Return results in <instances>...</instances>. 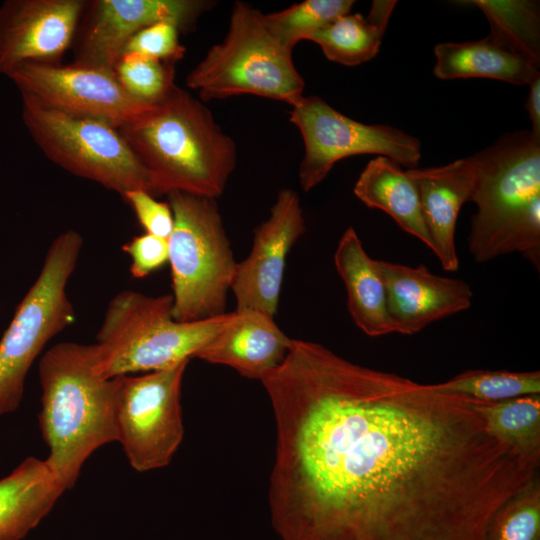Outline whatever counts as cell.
Wrapping results in <instances>:
<instances>
[{
	"instance_id": "1",
	"label": "cell",
	"mask_w": 540,
	"mask_h": 540,
	"mask_svg": "<svg viewBox=\"0 0 540 540\" xmlns=\"http://www.w3.org/2000/svg\"><path fill=\"white\" fill-rule=\"evenodd\" d=\"M275 420L268 503L281 540H485L539 475L475 399L292 339L261 380Z\"/></svg>"
},
{
	"instance_id": "2",
	"label": "cell",
	"mask_w": 540,
	"mask_h": 540,
	"mask_svg": "<svg viewBox=\"0 0 540 540\" xmlns=\"http://www.w3.org/2000/svg\"><path fill=\"white\" fill-rule=\"evenodd\" d=\"M119 130L147 171L154 197L181 191L216 199L237 163L233 139L202 100L177 85Z\"/></svg>"
},
{
	"instance_id": "3",
	"label": "cell",
	"mask_w": 540,
	"mask_h": 540,
	"mask_svg": "<svg viewBox=\"0 0 540 540\" xmlns=\"http://www.w3.org/2000/svg\"><path fill=\"white\" fill-rule=\"evenodd\" d=\"M39 378V424L49 450L45 460L67 490L97 449L117 441V377L98 373L94 343L66 341L43 354Z\"/></svg>"
},
{
	"instance_id": "4",
	"label": "cell",
	"mask_w": 540,
	"mask_h": 540,
	"mask_svg": "<svg viewBox=\"0 0 540 540\" xmlns=\"http://www.w3.org/2000/svg\"><path fill=\"white\" fill-rule=\"evenodd\" d=\"M477 205L468 248L476 262L520 253L540 268V137L531 131L502 135L470 156Z\"/></svg>"
},
{
	"instance_id": "5",
	"label": "cell",
	"mask_w": 540,
	"mask_h": 540,
	"mask_svg": "<svg viewBox=\"0 0 540 540\" xmlns=\"http://www.w3.org/2000/svg\"><path fill=\"white\" fill-rule=\"evenodd\" d=\"M171 294L124 290L108 303L96 335V369L105 378L163 370L196 358L230 313L193 322L172 317Z\"/></svg>"
},
{
	"instance_id": "6",
	"label": "cell",
	"mask_w": 540,
	"mask_h": 540,
	"mask_svg": "<svg viewBox=\"0 0 540 540\" xmlns=\"http://www.w3.org/2000/svg\"><path fill=\"white\" fill-rule=\"evenodd\" d=\"M292 51L272 34L265 14L236 1L225 38L190 71L186 85L203 102L250 94L293 106L304 96L305 82Z\"/></svg>"
},
{
	"instance_id": "7",
	"label": "cell",
	"mask_w": 540,
	"mask_h": 540,
	"mask_svg": "<svg viewBox=\"0 0 540 540\" xmlns=\"http://www.w3.org/2000/svg\"><path fill=\"white\" fill-rule=\"evenodd\" d=\"M174 226L168 238L172 317L178 322L225 313L237 262L216 199L172 191Z\"/></svg>"
},
{
	"instance_id": "8",
	"label": "cell",
	"mask_w": 540,
	"mask_h": 540,
	"mask_svg": "<svg viewBox=\"0 0 540 540\" xmlns=\"http://www.w3.org/2000/svg\"><path fill=\"white\" fill-rule=\"evenodd\" d=\"M82 246L83 237L72 229L54 238L37 279L0 339V415L19 407L34 361L45 345L75 320L67 285Z\"/></svg>"
},
{
	"instance_id": "9",
	"label": "cell",
	"mask_w": 540,
	"mask_h": 540,
	"mask_svg": "<svg viewBox=\"0 0 540 540\" xmlns=\"http://www.w3.org/2000/svg\"><path fill=\"white\" fill-rule=\"evenodd\" d=\"M22 96V119L40 150L66 171L122 198L132 190L151 194L147 171L119 128L96 119L65 114Z\"/></svg>"
},
{
	"instance_id": "10",
	"label": "cell",
	"mask_w": 540,
	"mask_h": 540,
	"mask_svg": "<svg viewBox=\"0 0 540 540\" xmlns=\"http://www.w3.org/2000/svg\"><path fill=\"white\" fill-rule=\"evenodd\" d=\"M188 362L117 377L114 401L117 442L136 471L167 466L183 440L180 398Z\"/></svg>"
},
{
	"instance_id": "11",
	"label": "cell",
	"mask_w": 540,
	"mask_h": 540,
	"mask_svg": "<svg viewBox=\"0 0 540 540\" xmlns=\"http://www.w3.org/2000/svg\"><path fill=\"white\" fill-rule=\"evenodd\" d=\"M290 122L304 142L299 183L307 192L321 183L341 159L374 154L414 169L421 158L418 138L383 124H365L340 113L317 96H303L291 106Z\"/></svg>"
},
{
	"instance_id": "12",
	"label": "cell",
	"mask_w": 540,
	"mask_h": 540,
	"mask_svg": "<svg viewBox=\"0 0 540 540\" xmlns=\"http://www.w3.org/2000/svg\"><path fill=\"white\" fill-rule=\"evenodd\" d=\"M21 94L56 111L101 120L117 128L150 106L132 98L112 71L78 65L27 62L6 75Z\"/></svg>"
},
{
	"instance_id": "13",
	"label": "cell",
	"mask_w": 540,
	"mask_h": 540,
	"mask_svg": "<svg viewBox=\"0 0 540 540\" xmlns=\"http://www.w3.org/2000/svg\"><path fill=\"white\" fill-rule=\"evenodd\" d=\"M205 0H96L88 5L76 42L75 64L114 72L126 42L141 29L170 22L189 30L214 6Z\"/></svg>"
},
{
	"instance_id": "14",
	"label": "cell",
	"mask_w": 540,
	"mask_h": 540,
	"mask_svg": "<svg viewBox=\"0 0 540 540\" xmlns=\"http://www.w3.org/2000/svg\"><path fill=\"white\" fill-rule=\"evenodd\" d=\"M305 229L298 193L290 188L281 189L269 217L253 231L249 255L237 262L230 288L236 310H258L274 318L287 256Z\"/></svg>"
},
{
	"instance_id": "15",
	"label": "cell",
	"mask_w": 540,
	"mask_h": 540,
	"mask_svg": "<svg viewBox=\"0 0 540 540\" xmlns=\"http://www.w3.org/2000/svg\"><path fill=\"white\" fill-rule=\"evenodd\" d=\"M83 0H7L0 6V74L27 62L57 63L74 42Z\"/></svg>"
},
{
	"instance_id": "16",
	"label": "cell",
	"mask_w": 540,
	"mask_h": 540,
	"mask_svg": "<svg viewBox=\"0 0 540 540\" xmlns=\"http://www.w3.org/2000/svg\"><path fill=\"white\" fill-rule=\"evenodd\" d=\"M374 263L385 286L393 333L416 334L472 304V290L461 279L435 275L423 264L410 267L376 259Z\"/></svg>"
},
{
	"instance_id": "17",
	"label": "cell",
	"mask_w": 540,
	"mask_h": 540,
	"mask_svg": "<svg viewBox=\"0 0 540 540\" xmlns=\"http://www.w3.org/2000/svg\"><path fill=\"white\" fill-rule=\"evenodd\" d=\"M291 341L273 317L258 310H235L196 358L261 380L283 362Z\"/></svg>"
},
{
	"instance_id": "18",
	"label": "cell",
	"mask_w": 540,
	"mask_h": 540,
	"mask_svg": "<svg viewBox=\"0 0 540 540\" xmlns=\"http://www.w3.org/2000/svg\"><path fill=\"white\" fill-rule=\"evenodd\" d=\"M406 173L418 189L423 218L432 240L431 251L444 270L457 271V218L464 203L470 201L474 187L470 156L441 166L408 169Z\"/></svg>"
},
{
	"instance_id": "19",
	"label": "cell",
	"mask_w": 540,
	"mask_h": 540,
	"mask_svg": "<svg viewBox=\"0 0 540 540\" xmlns=\"http://www.w3.org/2000/svg\"><path fill=\"white\" fill-rule=\"evenodd\" d=\"M66 491L46 460L30 456L0 479V540H21Z\"/></svg>"
},
{
	"instance_id": "20",
	"label": "cell",
	"mask_w": 540,
	"mask_h": 540,
	"mask_svg": "<svg viewBox=\"0 0 540 540\" xmlns=\"http://www.w3.org/2000/svg\"><path fill=\"white\" fill-rule=\"evenodd\" d=\"M334 265L346 287L348 311L355 325L370 337L393 333L383 280L353 227L339 239Z\"/></svg>"
},
{
	"instance_id": "21",
	"label": "cell",
	"mask_w": 540,
	"mask_h": 540,
	"mask_svg": "<svg viewBox=\"0 0 540 540\" xmlns=\"http://www.w3.org/2000/svg\"><path fill=\"white\" fill-rule=\"evenodd\" d=\"M433 73L444 80L488 78L513 85H529L539 68L490 35L477 41L445 42L434 47Z\"/></svg>"
},
{
	"instance_id": "22",
	"label": "cell",
	"mask_w": 540,
	"mask_h": 540,
	"mask_svg": "<svg viewBox=\"0 0 540 540\" xmlns=\"http://www.w3.org/2000/svg\"><path fill=\"white\" fill-rule=\"evenodd\" d=\"M354 194L366 206L387 213L405 232L432 249L418 189L397 163L385 156L371 159L359 175Z\"/></svg>"
},
{
	"instance_id": "23",
	"label": "cell",
	"mask_w": 540,
	"mask_h": 540,
	"mask_svg": "<svg viewBox=\"0 0 540 540\" xmlns=\"http://www.w3.org/2000/svg\"><path fill=\"white\" fill-rule=\"evenodd\" d=\"M394 0H375L367 17L347 13L312 33L308 40L317 43L326 58L345 66H357L374 58L392 11Z\"/></svg>"
},
{
	"instance_id": "24",
	"label": "cell",
	"mask_w": 540,
	"mask_h": 540,
	"mask_svg": "<svg viewBox=\"0 0 540 540\" xmlns=\"http://www.w3.org/2000/svg\"><path fill=\"white\" fill-rule=\"evenodd\" d=\"M498 43L540 68V2L535 0H472Z\"/></svg>"
},
{
	"instance_id": "25",
	"label": "cell",
	"mask_w": 540,
	"mask_h": 540,
	"mask_svg": "<svg viewBox=\"0 0 540 540\" xmlns=\"http://www.w3.org/2000/svg\"><path fill=\"white\" fill-rule=\"evenodd\" d=\"M489 431L521 454L540 459V394L499 402L474 401Z\"/></svg>"
},
{
	"instance_id": "26",
	"label": "cell",
	"mask_w": 540,
	"mask_h": 540,
	"mask_svg": "<svg viewBox=\"0 0 540 540\" xmlns=\"http://www.w3.org/2000/svg\"><path fill=\"white\" fill-rule=\"evenodd\" d=\"M443 391L483 402H499L526 395L540 394V372L506 370H468L436 383Z\"/></svg>"
},
{
	"instance_id": "27",
	"label": "cell",
	"mask_w": 540,
	"mask_h": 540,
	"mask_svg": "<svg viewBox=\"0 0 540 540\" xmlns=\"http://www.w3.org/2000/svg\"><path fill=\"white\" fill-rule=\"evenodd\" d=\"M352 0H306L290 7L265 14V21L272 34L286 47L293 50L301 40L351 11Z\"/></svg>"
},
{
	"instance_id": "28",
	"label": "cell",
	"mask_w": 540,
	"mask_h": 540,
	"mask_svg": "<svg viewBox=\"0 0 540 540\" xmlns=\"http://www.w3.org/2000/svg\"><path fill=\"white\" fill-rule=\"evenodd\" d=\"M485 540H540L539 475L495 512Z\"/></svg>"
},
{
	"instance_id": "29",
	"label": "cell",
	"mask_w": 540,
	"mask_h": 540,
	"mask_svg": "<svg viewBox=\"0 0 540 540\" xmlns=\"http://www.w3.org/2000/svg\"><path fill=\"white\" fill-rule=\"evenodd\" d=\"M114 73L124 90L147 106L163 100L176 85L174 63L137 54H122Z\"/></svg>"
},
{
	"instance_id": "30",
	"label": "cell",
	"mask_w": 540,
	"mask_h": 540,
	"mask_svg": "<svg viewBox=\"0 0 540 540\" xmlns=\"http://www.w3.org/2000/svg\"><path fill=\"white\" fill-rule=\"evenodd\" d=\"M179 32L178 26L170 22L152 24L134 34L126 42L122 54H137L175 64L185 54V48L179 42Z\"/></svg>"
},
{
	"instance_id": "31",
	"label": "cell",
	"mask_w": 540,
	"mask_h": 540,
	"mask_svg": "<svg viewBox=\"0 0 540 540\" xmlns=\"http://www.w3.org/2000/svg\"><path fill=\"white\" fill-rule=\"evenodd\" d=\"M123 199L133 209L140 225L147 234L168 239L174 220L169 203L160 202L144 190L127 192Z\"/></svg>"
},
{
	"instance_id": "32",
	"label": "cell",
	"mask_w": 540,
	"mask_h": 540,
	"mask_svg": "<svg viewBox=\"0 0 540 540\" xmlns=\"http://www.w3.org/2000/svg\"><path fill=\"white\" fill-rule=\"evenodd\" d=\"M122 250L130 257V273L137 279L147 277L169 259L168 239L147 233L132 238Z\"/></svg>"
},
{
	"instance_id": "33",
	"label": "cell",
	"mask_w": 540,
	"mask_h": 540,
	"mask_svg": "<svg viewBox=\"0 0 540 540\" xmlns=\"http://www.w3.org/2000/svg\"><path fill=\"white\" fill-rule=\"evenodd\" d=\"M526 109L532 123L531 132L540 137V75L529 84Z\"/></svg>"
}]
</instances>
